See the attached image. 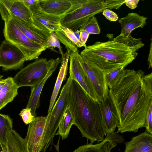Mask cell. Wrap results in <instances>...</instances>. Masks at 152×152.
Masks as SVG:
<instances>
[{
	"label": "cell",
	"mask_w": 152,
	"mask_h": 152,
	"mask_svg": "<svg viewBox=\"0 0 152 152\" xmlns=\"http://www.w3.org/2000/svg\"><path fill=\"white\" fill-rule=\"evenodd\" d=\"M150 45V48L149 54L148 58V68L152 67V40Z\"/></svg>",
	"instance_id": "obj_38"
},
{
	"label": "cell",
	"mask_w": 152,
	"mask_h": 152,
	"mask_svg": "<svg viewBox=\"0 0 152 152\" xmlns=\"http://www.w3.org/2000/svg\"><path fill=\"white\" fill-rule=\"evenodd\" d=\"M59 25L57 26L56 29L54 32L59 42L65 46L67 50L70 51L71 52H78L77 47L68 37L63 31L60 28Z\"/></svg>",
	"instance_id": "obj_27"
},
{
	"label": "cell",
	"mask_w": 152,
	"mask_h": 152,
	"mask_svg": "<svg viewBox=\"0 0 152 152\" xmlns=\"http://www.w3.org/2000/svg\"><path fill=\"white\" fill-rule=\"evenodd\" d=\"M79 29L85 30L89 34H99L100 32L99 26L95 16L91 18Z\"/></svg>",
	"instance_id": "obj_28"
},
{
	"label": "cell",
	"mask_w": 152,
	"mask_h": 152,
	"mask_svg": "<svg viewBox=\"0 0 152 152\" xmlns=\"http://www.w3.org/2000/svg\"><path fill=\"white\" fill-rule=\"evenodd\" d=\"M68 107L74 118V124L80 130L83 137L92 143L104 140L107 132L99 102L91 98L72 80Z\"/></svg>",
	"instance_id": "obj_2"
},
{
	"label": "cell",
	"mask_w": 152,
	"mask_h": 152,
	"mask_svg": "<svg viewBox=\"0 0 152 152\" xmlns=\"http://www.w3.org/2000/svg\"><path fill=\"white\" fill-rule=\"evenodd\" d=\"M80 41L81 43L86 46V43L88 38L89 34L84 30L79 29Z\"/></svg>",
	"instance_id": "obj_35"
},
{
	"label": "cell",
	"mask_w": 152,
	"mask_h": 152,
	"mask_svg": "<svg viewBox=\"0 0 152 152\" xmlns=\"http://www.w3.org/2000/svg\"><path fill=\"white\" fill-rule=\"evenodd\" d=\"M124 141L122 136L117 132L106 135L103 141L95 144L87 142L86 144L80 146L73 152H111L112 149L118 143Z\"/></svg>",
	"instance_id": "obj_14"
},
{
	"label": "cell",
	"mask_w": 152,
	"mask_h": 152,
	"mask_svg": "<svg viewBox=\"0 0 152 152\" xmlns=\"http://www.w3.org/2000/svg\"><path fill=\"white\" fill-rule=\"evenodd\" d=\"M3 31L5 39L20 50L25 56L26 61L37 59L42 52L47 49L29 39L12 18L4 22Z\"/></svg>",
	"instance_id": "obj_5"
},
{
	"label": "cell",
	"mask_w": 152,
	"mask_h": 152,
	"mask_svg": "<svg viewBox=\"0 0 152 152\" xmlns=\"http://www.w3.org/2000/svg\"><path fill=\"white\" fill-rule=\"evenodd\" d=\"M85 0H39L41 8L53 15L64 16L81 8Z\"/></svg>",
	"instance_id": "obj_13"
},
{
	"label": "cell",
	"mask_w": 152,
	"mask_h": 152,
	"mask_svg": "<svg viewBox=\"0 0 152 152\" xmlns=\"http://www.w3.org/2000/svg\"><path fill=\"white\" fill-rule=\"evenodd\" d=\"M3 77V75H0V91L6 83L5 79H2Z\"/></svg>",
	"instance_id": "obj_39"
},
{
	"label": "cell",
	"mask_w": 152,
	"mask_h": 152,
	"mask_svg": "<svg viewBox=\"0 0 152 152\" xmlns=\"http://www.w3.org/2000/svg\"><path fill=\"white\" fill-rule=\"evenodd\" d=\"M147 18L136 13H130L118 19L121 27V32L118 36L127 37L131 35L132 32L138 28H142L146 24Z\"/></svg>",
	"instance_id": "obj_18"
},
{
	"label": "cell",
	"mask_w": 152,
	"mask_h": 152,
	"mask_svg": "<svg viewBox=\"0 0 152 152\" xmlns=\"http://www.w3.org/2000/svg\"><path fill=\"white\" fill-rule=\"evenodd\" d=\"M124 144V152H152V134L145 131Z\"/></svg>",
	"instance_id": "obj_19"
},
{
	"label": "cell",
	"mask_w": 152,
	"mask_h": 152,
	"mask_svg": "<svg viewBox=\"0 0 152 152\" xmlns=\"http://www.w3.org/2000/svg\"><path fill=\"white\" fill-rule=\"evenodd\" d=\"M72 79L69 76L62 87L59 96L52 110L47 116L42 144V152H45L49 146H52L56 132L68 107L69 102L70 86Z\"/></svg>",
	"instance_id": "obj_4"
},
{
	"label": "cell",
	"mask_w": 152,
	"mask_h": 152,
	"mask_svg": "<svg viewBox=\"0 0 152 152\" xmlns=\"http://www.w3.org/2000/svg\"><path fill=\"white\" fill-rule=\"evenodd\" d=\"M78 52L70 53L69 60V76L77 82L86 94L94 101L99 102L100 98L80 64L78 57Z\"/></svg>",
	"instance_id": "obj_10"
},
{
	"label": "cell",
	"mask_w": 152,
	"mask_h": 152,
	"mask_svg": "<svg viewBox=\"0 0 152 152\" xmlns=\"http://www.w3.org/2000/svg\"><path fill=\"white\" fill-rule=\"evenodd\" d=\"M106 9H110L106 0H85L81 8L64 16L60 24L75 31L92 17Z\"/></svg>",
	"instance_id": "obj_6"
},
{
	"label": "cell",
	"mask_w": 152,
	"mask_h": 152,
	"mask_svg": "<svg viewBox=\"0 0 152 152\" xmlns=\"http://www.w3.org/2000/svg\"><path fill=\"white\" fill-rule=\"evenodd\" d=\"M29 10L33 17L51 32L55 31L64 17L53 15L45 11L40 6L39 0L38 2L30 7Z\"/></svg>",
	"instance_id": "obj_17"
},
{
	"label": "cell",
	"mask_w": 152,
	"mask_h": 152,
	"mask_svg": "<svg viewBox=\"0 0 152 152\" xmlns=\"http://www.w3.org/2000/svg\"><path fill=\"white\" fill-rule=\"evenodd\" d=\"M73 124L74 118L68 106L59 124L58 131L55 135L61 136L62 140L66 138Z\"/></svg>",
	"instance_id": "obj_24"
},
{
	"label": "cell",
	"mask_w": 152,
	"mask_h": 152,
	"mask_svg": "<svg viewBox=\"0 0 152 152\" xmlns=\"http://www.w3.org/2000/svg\"><path fill=\"white\" fill-rule=\"evenodd\" d=\"M0 13L4 22L10 18H14L42 30L50 31L33 17L31 11L21 0H0Z\"/></svg>",
	"instance_id": "obj_8"
},
{
	"label": "cell",
	"mask_w": 152,
	"mask_h": 152,
	"mask_svg": "<svg viewBox=\"0 0 152 152\" xmlns=\"http://www.w3.org/2000/svg\"><path fill=\"white\" fill-rule=\"evenodd\" d=\"M102 14L107 19L111 21H116L118 18L117 15L109 9H105L103 11Z\"/></svg>",
	"instance_id": "obj_34"
},
{
	"label": "cell",
	"mask_w": 152,
	"mask_h": 152,
	"mask_svg": "<svg viewBox=\"0 0 152 152\" xmlns=\"http://www.w3.org/2000/svg\"><path fill=\"white\" fill-rule=\"evenodd\" d=\"M46 46L47 49L51 47L58 48L62 57L63 56L64 53L62 50L60 42L56 36L54 31L51 32L50 36L46 42Z\"/></svg>",
	"instance_id": "obj_30"
},
{
	"label": "cell",
	"mask_w": 152,
	"mask_h": 152,
	"mask_svg": "<svg viewBox=\"0 0 152 152\" xmlns=\"http://www.w3.org/2000/svg\"><path fill=\"white\" fill-rule=\"evenodd\" d=\"M139 1V0H126L125 4L129 8L134 9L137 7Z\"/></svg>",
	"instance_id": "obj_36"
},
{
	"label": "cell",
	"mask_w": 152,
	"mask_h": 152,
	"mask_svg": "<svg viewBox=\"0 0 152 152\" xmlns=\"http://www.w3.org/2000/svg\"><path fill=\"white\" fill-rule=\"evenodd\" d=\"M0 152H9L7 149V150H5L4 151H0Z\"/></svg>",
	"instance_id": "obj_41"
},
{
	"label": "cell",
	"mask_w": 152,
	"mask_h": 152,
	"mask_svg": "<svg viewBox=\"0 0 152 152\" xmlns=\"http://www.w3.org/2000/svg\"><path fill=\"white\" fill-rule=\"evenodd\" d=\"M144 45L142 41L129 47L109 39L86 45L80 54L87 61L105 72L131 63L138 55V50Z\"/></svg>",
	"instance_id": "obj_3"
},
{
	"label": "cell",
	"mask_w": 152,
	"mask_h": 152,
	"mask_svg": "<svg viewBox=\"0 0 152 152\" xmlns=\"http://www.w3.org/2000/svg\"><path fill=\"white\" fill-rule=\"evenodd\" d=\"M144 127L146 128V132L152 134V103L149 107Z\"/></svg>",
	"instance_id": "obj_33"
},
{
	"label": "cell",
	"mask_w": 152,
	"mask_h": 152,
	"mask_svg": "<svg viewBox=\"0 0 152 152\" xmlns=\"http://www.w3.org/2000/svg\"><path fill=\"white\" fill-rule=\"evenodd\" d=\"M47 116L35 117L28 127L24 139L29 152H40Z\"/></svg>",
	"instance_id": "obj_12"
},
{
	"label": "cell",
	"mask_w": 152,
	"mask_h": 152,
	"mask_svg": "<svg viewBox=\"0 0 152 152\" xmlns=\"http://www.w3.org/2000/svg\"><path fill=\"white\" fill-rule=\"evenodd\" d=\"M1 66L4 71L21 69L25 56L16 46L5 39L0 45Z\"/></svg>",
	"instance_id": "obj_9"
},
{
	"label": "cell",
	"mask_w": 152,
	"mask_h": 152,
	"mask_svg": "<svg viewBox=\"0 0 152 152\" xmlns=\"http://www.w3.org/2000/svg\"><path fill=\"white\" fill-rule=\"evenodd\" d=\"M0 66H1V62H0Z\"/></svg>",
	"instance_id": "obj_42"
},
{
	"label": "cell",
	"mask_w": 152,
	"mask_h": 152,
	"mask_svg": "<svg viewBox=\"0 0 152 152\" xmlns=\"http://www.w3.org/2000/svg\"><path fill=\"white\" fill-rule=\"evenodd\" d=\"M6 83L0 91V110L12 102L18 94V88L13 78L5 79Z\"/></svg>",
	"instance_id": "obj_21"
},
{
	"label": "cell",
	"mask_w": 152,
	"mask_h": 152,
	"mask_svg": "<svg viewBox=\"0 0 152 152\" xmlns=\"http://www.w3.org/2000/svg\"><path fill=\"white\" fill-rule=\"evenodd\" d=\"M99 103L105 126L107 135L112 133L119 125L117 112L112 100L108 94L105 98L101 99Z\"/></svg>",
	"instance_id": "obj_15"
},
{
	"label": "cell",
	"mask_w": 152,
	"mask_h": 152,
	"mask_svg": "<svg viewBox=\"0 0 152 152\" xmlns=\"http://www.w3.org/2000/svg\"><path fill=\"white\" fill-rule=\"evenodd\" d=\"M11 18L13 20L17 26L29 39L35 43L47 48L45 41L32 31L29 28L28 24L17 19Z\"/></svg>",
	"instance_id": "obj_25"
},
{
	"label": "cell",
	"mask_w": 152,
	"mask_h": 152,
	"mask_svg": "<svg viewBox=\"0 0 152 152\" xmlns=\"http://www.w3.org/2000/svg\"><path fill=\"white\" fill-rule=\"evenodd\" d=\"M78 57L80 64L100 99L105 98L109 94V89L104 77V72L86 61L79 53L78 54Z\"/></svg>",
	"instance_id": "obj_11"
},
{
	"label": "cell",
	"mask_w": 152,
	"mask_h": 152,
	"mask_svg": "<svg viewBox=\"0 0 152 152\" xmlns=\"http://www.w3.org/2000/svg\"><path fill=\"white\" fill-rule=\"evenodd\" d=\"M74 32L75 35L77 38V39L80 42H81L80 36V31L78 30L75 31H74Z\"/></svg>",
	"instance_id": "obj_40"
},
{
	"label": "cell",
	"mask_w": 152,
	"mask_h": 152,
	"mask_svg": "<svg viewBox=\"0 0 152 152\" xmlns=\"http://www.w3.org/2000/svg\"><path fill=\"white\" fill-rule=\"evenodd\" d=\"M109 94L116 110L119 125L117 132H137L144 127L152 103V72L124 69Z\"/></svg>",
	"instance_id": "obj_1"
},
{
	"label": "cell",
	"mask_w": 152,
	"mask_h": 152,
	"mask_svg": "<svg viewBox=\"0 0 152 152\" xmlns=\"http://www.w3.org/2000/svg\"><path fill=\"white\" fill-rule=\"evenodd\" d=\"M19 115L22 118L23 122L26 125L31 123L35 117L31 113V109L28 108L23 109L20 111Z\"/></svg>",
	"instance_id": "obj_32"
},
{
	"label": "cell",
	"mask_w": 152,
	"mask_h": 152,
	"mask_svg": "<svg viewBox=\"0 0 152 152\" xmlns=\"http://www.w3.org/2000/svg\"><path fill=\"white\" fill-rule=\"evenodd\" d=\"M60 63L61 59L58 57L56 58V61L43 80L38 84L31 87V93L26 108L31 109V113L34 117L37 115L36 110L39 106L40 95L45 84L48 79L56 70Z\"/></svg>",
	"instance_id": "obj_16"
},
{
	"label": "cell",
	"mask_w": 152,
	"mask_h": 152,
	"mask_svg": "<svg viewBox=\"0 0 152 152\" xmlns=\"http://www.w3.org/2000/svg\"><path fill=\"white\" fill-rule=\"evenodd\" d=\"M56 58H37L21 69L13 78L18 87L34 86L45 78Z\"/></svg>",
	"instance_id": "obj_7"
},
{
	"label": "cell",
	"mask_w": 152,
	"mask_h": 152,
	"mask_svg": "<svg viewBox=\"0 0 152 152\" xmlns=\"http://www.w3.org/2000/svg\"><path fill=\"white\" fill-rule=\"evenodd\" d=\"M71 52L67 50L61 59V65L51 96L48 113L51 110L56 102L62 83L66 80L68 69V62Z\"/></svg>",
	"instance_id": "obj_20"
},
{
	"label": "cell",
	"mask_w": 152,
	"mask_h": 152,
	"mask_svg": "<svg viewBox=\"0 0 152 152\" xmlns=\"http://www.w3.org/2000/svg\"><path fill=\"white\" fill-rule=\"evenodd\" d=\"M12 121L8 115L0 113V148L2 151L7 150V136L13 129Z\"/></svg>",
	"instance_id": "obj_23"
},
{
	"label": "cell",
	"mask_w": 152,
	"mask_h": 152,
	"mask_svg": "<svg viewBox=\"0 0 152 152\" xmlns=\"http://www.w3.org/2000/svg\"><path fill=\"white\" fill-rule=\"evenodd\" d=\"M59 26L69 39L74 43L77 47L80 48L86 46L77 39L74 34L73 31L67 27L61 25V24L59 25Z\"/></svg>",
	"instance_id": "obj_31"
},
{
	"label": "cell",
	"mask_w": 152,
	"mask_h": 152,
	"mask_svg": "<svg viewBox=\"0 0 152 152\" xmlns=\"http://www.w3.org/2000/svg\"><path fill=\"white\" fill-rule=\"evenodd\" d=\"M7 139L9 152H29L24 139L15 130L12 129L9 132Z\"/></svg>",
	"instance_id": "obj_22"
},
{
	"label": "cell",
	"mask_w": 152,
	"mask_h": 152,
	"mask_svg": "<svg viewBox=\"0 0 152 152\" xmlns=\"http://www.w3.org/2000/svg\"><path fill=\"white\" fill-rule=\"evenodd\" d=\"M127 65H123L110 70L104 72L107 85L110 89L117 82L124 73Z\"/></svg>",
	"instance_id": "obj_26"
},
{
	"label": "cell",
	"mask_w": 152,
	"mask_h": 152,
	"mask_svg": "<svg viewBox=\"0 0 152 152\" xmlns=\"http://www.w3.org/2000/svg\"><path fill=\"white\" fill-rule=\"evenodd\" d=\"M113 40L125 44L129 47L133 46L142 42L141 39L133 37L131 35L127 37H120L117 36L113 39Z\"/></svg>",
	"instance_id": "obj_29"
},
{
	"label": "cell",
	"mask_w": 152,
	"mask_h": 152,
	"mask_svg": "<svg viewBox=\"0 0 152 152\" xmlns=\"http://www.w3.org/2000/svg\"><path fill=\"white\" fill-rule=\"evenodd\" d=\"M21 1L29 9L30 7L39 2V0H21Z\"/></svg>",
	"instance_id": "obj_37"
}]
</instances>
